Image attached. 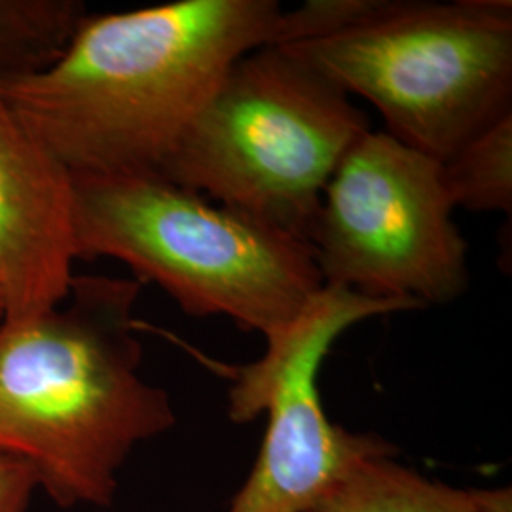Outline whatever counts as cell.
Segmentation results:
<instances>
[{
  "instance_id": "cell-7",
  "label": "cell",
  "mask_w": 512,
  "mask_h": 512,
  "mask_svg": "<svg viewBox=\"0 0 512 512\" xmlns=\"http://www.w3.org/2000/svg\"><path fill=\"white\" fill-rule=\"evenodd\" d=\"M423 308L414 300L325 285L289 329L266 342L258 361L239 368L228 391L230 418L243 423L266 412L268 429L228 512H310L366 459L397 456L382 437L351 433L329 420L317 374L332 344L353 325Z\"/></svg>"
},
{
  "instance_id": "cell-11",
  "label": "cell",
  "mask_w": 512,
  "mask_h": 512,
  "mask_svg": "<svg viewBox=\"0 0 512 512\" xmlns=\"http://www.w3.org/2000/svg\"><path fill=\"white\" fill-rule=\"evenodd\" d=\"M442 181L454 209H512V114L478 133L442 164Z\"/></svg>"
},
{
  "instance_id": "cell-8",
  "label": "cell",
  "mask_w": 512,
  "mask_h": 512,
  "mask_svg": "<svg viewBox=\"0 0 512 512\" xmlns=\"http://www.w3.org/2000/svg\"><path fill=\"white\" fill-rule=\"evenodd\" d=\"M80 260L73 173L27 128L0 88V285L4 321L61 304Z\"/></svg>"
},
{
  "instance_id": "cell-14",
  "label": "cell",
  "mask_w": 512,
  "mask_h": 512,
  "mask_svg": "<svg viewBox=\"0 0 512 512\" xmlns=\"http://www.w3.org/2000/svg\"><path fill=\"white\" fill-rule=\"evenodd\" d=\"M4 319H6V300H4V291L0 285V325L4 323Z\"/></svg>"
},
{
  "instance_id": "cell-12",
  "label": "cell",
  "mask_w": 512,
  "mask_h": 512,
  "mask_svg": "<svg viewBox=\"0 0 512 512\" xmlns=\"http://www.w3.org/2000/svg\"><path fill=\"white\" fill-rule=\"evenodd\" d=\"M384 0H308L283 10L274 46H291L330 37L355 25L382 6Z\"/></svg>"
},
{
  "instance_id": "cell-9",
  "label": "cell",
  "mask_w": 512,
  "mask_h": 512,
  "mask_svg": "<svg viewBox=\"0 0 512 512\" xmlns=\"http://www.w3.org/2000/svg\"><path fill=\"white\" fill-rule=\"evenodd\" d=\"M310 512H511L505 492H467L378 456L357 465Z\"/></svg>"
},
{
  "instance_id": "cell-13",
  "label": "cell",
  "mask_w": 512,
  "mask_h": 512,
  "mask_svg": "<svg viewBox=\"0 0 512 512\" xmlns=\"http://www.w3.org/2000/svg\"><path fill=\"white\" fill-rule=\"evenodd\" d=\"M37 490V475L25 461L0 454V512H27Z\"/></svg>"
},
{
  "instance_id": "cell-4",
  "label": "cell",
  "mask_w": 512,
  "mask_h": 512,
  "mask_svg": "<svg viewBox=\"0 0 512 512\" xmlns=\"http://www.w3.org/2000/svg\"><path fill=\"white\" fill-rule=\"evenodd\" d=\"M366 131L340 86L264 46L222 76L158 177L308 243L332 173Z\"/></svg>"
},
{
  "instance_id": "cell-1",
  "label": "cell",
  "mask_w": 512,
  "mask_h": 512,
  "mask_svg": "<svg viewBox=\"0 0 512 512\" xmlns=\"http://www.w3.org/2000/svg\"><path fill=\"white\" fill-rule=\"evenodd\" d=\"M275 0H179L86 16L54 61L0 74L19 120L73 175H160L222 76L274 46Z\"/></svg>"
},
{
  "instance_id": "cell-10",
  "label": "cell",
  "mask_w": 512,
  "mask_h": 512,
  "mask_svg": "<svg viewBox=\"0 0 512 512\" xmlns=\"http://www.w3.org/2000/svg\"><path fill=\"white\" fill-rule=\"evenodd\" d=\"M86 16L78 0H0V74L50 65Z\"/></svg>"
},
{
  "instance_id": "cell-3",
  "label": "cell",
  "mask_w": 512,
  "mask_h": 512,
  "mask_svg": "<svg viewBox=\"0 0 512 512\" xmlns=\"http://www.w3.org/2000/svg\"><path fill=\"white\" fill-rule=\"evenodd\" d=\"M78 255L128 264L184 313L274 340L325 283L302 239L148 173L73 175Z\"/></svg>"
},
{
  "instance_id": "cell-5",
  "label": "cell",
  "mask_w": 512,
  "mask_h": 512,
  "mask_svg": "<svg viewBox=\"0 0 512 512\" xmlns=\"http://www.w3.org/2000/svg\"><path fill=\"white\" fill-rule=\"evenodd\" d=\"M283 48L440 164L512 114L509 0H384L340 33Z\"/></svg>"
},
{
  "instance_id": "cell-2",
  "label": "cell",
  "mask_w": 512,
  "mask_h": 512,
  "mask_svg": "<svg viewBox=\"0 0 512 512\" xmlns=\"http://www.w3.org/2000/svg\"><path fill=\"white\" fill-rule=\"evenodd\" d=\"M141 287L74 275L61 304L0 325V454L25 461L59 507L110 505L131 452L177 421L139 372Z\"/></svg>"
},
{
  "instance_id": "cell-6",
  "label": "cell",
  "mask_w": 512,
  "mask_h": 512,
  "mask_svg": "<svg viewBox=\"0 0 512 512\" xmlns=\"http://www.w3.org/2000/svg\"><path fill=\"white\" fill-rule=\"evenodd\" d=\"M452 211L439 160L370 129L332 173L308 245L325 285L446 304L469 287Z\"/></svg>"
}]
</instances>
